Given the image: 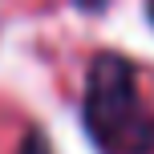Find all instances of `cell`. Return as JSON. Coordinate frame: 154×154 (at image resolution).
<instances>
[{
  "instance_id": "cell-1",
  "label": "cell",
  "mask_w": 154,
  "mask_h": 154,
  "mask_svg": "<svg viewBox=\"0 0 154 154\" xmlns=\"http://www.w3.org/2000/svg\"><path fill=\"white\" fill-rule=\"evenodd\" d=\"M85 134L101 154H154V109L142 101L134 65L118 53H101L85 85Z\"/></svg>"
},
{
  "instance_id": "cell-2",
  "label": "cell",
  "mask_w": 154,
  "mask_h": 154,
  "mask_svg": "<svg viewBox=\"0 0 154 154\" xmlns=\"http://www.w3.org/2000/svg\"><path fill=\"white\" fill-rule=\"evenodd\" d=\"M20 154H49V146H45V138H41L37 130H29V134H24V146H20Z\"/></svg>"
},
{
  "instance_id": "cell-3",
  "label": "cell",
  "mask_w": 154,
  "mask_h": 154,
  "mask_svg": "<svg viewBox=\"0 0 154 154\" xmlns=\"http://www.w3.org/2000/svg\"><path fill=\"white\" fill-rule=\"evenodd\" d=\"M73 4H77V8H85V12H97L106 0H73Z\"/></svg>"
},
{
  "instance_id": "cell-4",
  "label": "cell",
  "mask_w": 154,
  "mask_h": 154,
  "mask_svg": "<svg viewBox=\"0 0 154 154\" xmlns=\"http://www.w3.org/2000/svg\"><path fill=\"white\" fill-rule=\"evenodd\" d=\"M146 16H150V24H154V0H146Z\"/></svg>"
}]
</instances>
